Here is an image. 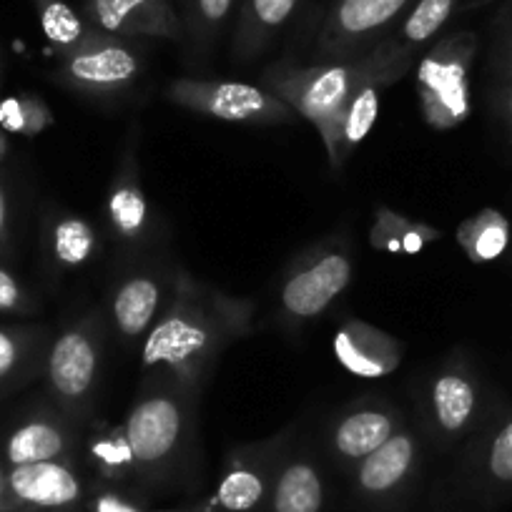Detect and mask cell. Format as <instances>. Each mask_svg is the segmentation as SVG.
<instances>
[{
    "instance_id": "cell-4",
    "label": "cell",
    "mask_w": 512,
    "mask_h": 512,
    "mask_svg": "<svg viewBox=\"0 0 512 512\" xmlns=\"http://www.w3.org/2000/svg\"><path fill=\"white\" fill-rule=\"evenodd\" d=\"M354 269L357 262L347 234H332L294 254L274 289L279 322L294 332L324 317L349 289Z\"/></svg>"
},
{
    "instance_id": "cell-9",
    "label": "cell",
    "mask_w": 512,
    "mask_h": 512,
    "mask_svg": "<svg viewBox=\"0 0 512 512\" xmlns=\"http://www.w3.org/2000/svg\"><path fill=\"white\" fill-rule=\"evenodd\" d=\"M58 56L61 61L53 78L68 91L88 98H116L131 91L144 76V56L139 48L93 26L78 46Z\"/></svg>"
},
{
    "instance_id": "cell-11",
    "label": "cell",
    "mask_w": 512,
    "mask_h": 512,
    "mask_svg": "<svg viewBox=\"0 0 512 512\" xmlns=\"http://www.w3.org/2000/svg\"><path fill=\"white\" fill-rule=\"evenodd\" d=\"M422 470V440L410 425L359 460L349 475L354 497L369 510L400 512L410 500Z\"/></svg>"
},
{
    "instance_id": "cell-30",
    "label": "cell",
    "mask_w": 512,
    "mask_h": 512,
    "mask_svg": "<svg viewBox=\"0 0 512 512\" xmlns=\"http://www.w3.org/2000/svg\"><path fill=\"white\" fill-rule=\"evenodd\" d=\"M31 3L38 23H41L43 36L48 38V43L58 53L71 51L73 46H78L91 33L86 18L73 11L66 0H31Z\"/></svg>"
},
{
    "instance_id": "cell-8",
    "label": "cell",
    "mask_w": 512,
    "mask_h": 512,
    "mask_svg": "<svg viewBox=\"0 0 512 512\" xmlns=\"http://www.w3.org/2000/svg\"><path fill=\"white\" fill-rule=\"evenodd\" d=\"M480 41L472 31L440 38L417 66V106L435 131L462 126L472 111L470 71Z\"/></svg>"
},
{
    "instance_id": "cell-28",
    "label": "cell",
    "mask_w": 512,
    "mask_h": 512,
    "mask_svg": "<svg viewBox=\"0 0 512 512\" xmlns=\"http://www.w3.org/2000/svg\"><path fill=\"white\" fill-rule=\"evenodd\" d=\"M507 241H510V224L495 209L477 211L457 226V244L475 264L497 259L507 249Z\"/></svg>"
},
{
    "instance_id": "cell-15",
    "label": "cell",
    "mask_w": 512,
    "mask_h": 512,
    "mask_svg": "<svg viewBox=\"0 0 512 512\" xmlns=\"http://www.w3.org/2000/svg\"><path fill=\"white\" fill-rule=\"evenodd\" d=\"M405 415L392 400L369 395L349 402L329 420L324 447L334 467L349 472L359 460L390 440L405 427Z\"/></svg>"
},
{
    "instance_id": "cell-7",
    "label": "cell",
    "mask_w": 512,
    "mask_h": 512,
    "mask_svg": "<svg viewBox=\"0 0 512 512\" xmlns=\"http://www.w3.org/2000/svg\"><path fill=\"white\" fill-rule=\"evenodd\" d=\"M490 402L475 359L465 349H455L427 377L420 397V412L427 437L440 450L465 445L482 422Z\"/></svg>"
},
{
    "instance_id": "cell-35",
    "label": "cell",
    "mask_w": 512,
    "mask_h": 512,
    "mask_svg": "<svg viewBox=\"0 0 512 512\" xmlns=\"http://www.w3.org/2000/svg\"><path fill=\"white\" fill-rule=\"evenodd\" d=\"M8 246H11V199L0 181V254L8 251Z\"/></svg>"
},
{
    "instance_id": "cell-22",
    "label": "cell",
    "mask_w": 512,
    "mask_h": 512,
    "mask_svg": "<svg viewBox=\"0 0 512 512\" xmlns=\"http://www.w3.org/2000/svg\"><path fill=\"white\" fill-rule=\"evenodd\" d=\"M101 249L96 226L81 214L56 209L46 216L43 226V251L53 272L66 274L88 267Z\"/></svg>"
},
{
    "instance_id": "cell-36",
    "label": "cell",
    "mask_w": 512,
    "mask_h": 512,
    "mask_svg": "<svg viewBox=\"0 0 512 512\" xmlns=\"http://www.w3.org/2000/svg\"><path fill=\"white\" fill-rule=\"evenodd\" d=\"M0 512H8V500H6V462L0 457Z\"/></svg>"
},
{
    "instance_id": "cell-17",
    "label": "cell",
    "mask_w": 512,
    "mask_h": 512,
    "mask_svg": "<svg viewBox=\"0 0 512 512\" xmlns=\"http://www.w3.org/2000/svg\"><path fill=\"white\" fill-rule=\"evenodd\" d=\"M174 274L139 267L113 282L106 299V324L126 347H141L171 294Z\"/></svg>"
},
{
    "instance_id": "cell-5",
    "label": "cell",
    "mask_w": 512,
    "mask_h": 512,
    "mask_svg": "<svg viewBox=\"0 0 512 512\" xmlns=\"http://www.w3.org/2000/svg\"><path fill=\"white\" fill-rule=\"evenodd\" d=\"M106 314L86 312L48 342L43 357V379L51 405L76 425L88 420L96 402L106 354Z\"/></svg>"
},
{
    "instance_id": "cell-12",
    "label": "cell",
    "mask_w": 512,
    "mask_h": 512,
    "mask_svg": "<svg viewBox=\"0 0 512 512\" xmlns=\"http://www.w3.org/2000/svg\"><path fill=\"white\" fill-rule=\"evenodd\" d=\"M294 437V427L239 445L226 455L214 492L204 500L209 512H264L272 492L277 465Z\"/></svg>"
},
{
    "instance_id": "cell-1",
    "label": "cell",
    "mask_w": 512,
    "mask_h": 512,
    "mask_svg": "<svg viewBox=\"0 0 512 512\" xmlns=\"http://www.w3.org/2000/svg\"><path fill=\"white\" fill-rule=\"evenodd\" d=\"M254 312V299L176 269L169 299L141 344V372L199 395L221 354L251 334Z\"/></svg>"
},
{
    "instance_id": "cell-32",
    "label": "cell",
    "mask_w": 512,
    "mask_h": 512,
    "mask_svg": "<svg viewBox=\"0 0 512 512\" xmlns=\"http://www.w3.org/2000/svg\"><path fill=\"white\" fill-rule=\"evenodd\" d=\"M490 73L497 83L512 81V6L505 8L497 21L490 51Z\"/></svg>"
},
{
    "instance_id": "cell-23",
    "label": "cell",
    "mask_w": 512,
    "mask_h": 512,
    "mask_svg": "<svg viewBox=\"0 0 512 512\" xmlns=\"http://www.w3.org/2000/svg\"><path fill=\"white\" fill-rule=\"evenodd\" d=\"M302 0H241L231 53L234 61L251 63L289 26Z\"/></svg>"
},
{
    "instance_id": "cell-19",
    "label": "cell",
    "mask_w": 512,
    "mask_h": 512,
    "mask_svg": "<svg viewBox=\"0 0 512 512\" xmlns=\"http://www.w3.org/2000/svg\"><path fill=\"white\" fill-rule=\"evenodd\" d=\"M83 18L108 36L184 41V18L171 0H86Z\"/></svg>"
},
{
    "instance_id": "cell-21",
    "label": "cell",
    "mask_w": 512,
    "mask_h": 512,
    "mask_svg": "<svg viewBox=\"0 0 512 512\" xmlns=\"http://www.w3.org/2000/svg\"><path fill=\"white\" fill-rule=\"evenodd\" d=\"M327 480L322 462L307 442L292 437L277 465L264 512H324Z\"/></svg>"
},
{
    "instance_id": "cell-14",
    "label": "cell",
    "mask_w": 512,
    "mask_h": 512,
    "mask_svg": "<svg viewBox=\"0 0 512 512\" xmlns=\"http://www.w3.org/2000/svg\"><path fill=\"white\" fill-rule=\"evenodd\" d=\"M141 126L131 123L123 136L106 191L108 234L121 249L139 251L154 241V211L141 179Z\"/></svg>"
},
{
    "instance_id": "cell-29",
    "label": "cell",
    "mask_w": 512,
    "mask_h": 512,
    "mask_svg": "<svg viewBox=\"0 0 512 512\" xmlns=\"http://www.w3.org/2000/svg\"><path fill=\"white\" fill-rule=\"evenodd\" d=\"M236 0H184V38L191 51L204 53L229 23Z\"/></svg>"
},
{
    "instance_id": "cell-18",
    "label": "cell",
    "mask_w": 512,
    "mask_h": 512,
    "mask_svg": "<svg viewBox=\"0 0 512 512\" xmlns=\"http://www.w3.org/2000/svg\"><path fill=\"white\" fill-rule=\"evenodd\" d=\"M81 430L58 407H36L8 430L0 457L6 467L48 460H76Z\"/></svg>"
},
{
    "instance_id": "cell-31",
    "label": "cell",
    "mask_w": 512,
    "mask_h": 512,
    "mask_svg": "<svg viewBox=\"0 0 512 512\" xmlns=\"http://www.w3.org/2000/svg\"><path fill=\"white\" fill-rule=\"evenodd\" d=\"M51 106L36 93H16V96L0 98V128L6 134L33 136L43 134L46 128L53 126Z\"/></svg>"
},
{
    "instance_id": "cell-26",
    "label": "cell",
    "mask_w": 512,
    "mask_h": 512,
    "mask_svg": "<svg viewBox=\"0 0 512 512\" xmlns=\"http://www.w3.org/2000/svg\"><path fill=\"white\" fill-rule=\"evenodd\" d=\"M442 239V231L425 221H415L390 206L379 204L369 226V246L382 254L415 256Z\"/></svg>"
},
{
    "instance_id": "cell-2",
    "label": "cell",
    "mask_w": 512,
    "mask_h": 512,
    "mask_svg": "<svg viewBox=\"0 0 512 512\" xmlns=\"http://www.w3.org/2000/svg\"><path fill=\"white\" fill-rule=\"evenodd\" d=\"M196 392L164 377H144L121 422L136 460L141 492L184 482L196 440Z\"/></svg>"
},
{
    "instance_id": "cell-10",
    "label": "cell",
    "mask_w": 512,
    "mask_h": 512,
    "mask_svg": "<svg viewBox=\"0 0 512 512\" xmlns=\"http://www.w3.org/2000/svg\"><path fill=\"white\" fill-rule=\"evenodd\" d=\"M166 98L196 116L246 123V126H277V123H289L297 118V113L272 91L241 81L176 78L166 86Z\"/></svg>"
},
{
    "instance_id": "cell-13",
    "label": "cell",
    "mask_w": 512,
    "mask_h": 512,
    "mask_svg": "<svg viewBox=\"0 0 512 512\" xmlns=\"http://www.w3.org/2000/svg\"><path fill=\"white\" fill-rule=\"evenodd\" d=\"M415 0H334L317 36V63L357 58L405 18Z\"/></svg>"
},
{
    "instance_id": "cell-33",
    "label": "cell",
    "mask_w": 512,
    "mask_h": 512,
    "mask_svg": "<svg viewBox=\"0 0 512 512\" xmlns=\"http://www.w3.org/2000/svg\"><path fill=\"white\" fill-rule=\"evenodd\" d=\"M36 299L18 282L11 269L0 267V314H31Z\"/></svg>"
},
{
    "instance_id": "cell-20",
    "label": "cell",
    "mask_w": 512,
    "mask_h": 512,
    "mask_svg": "<svg viewBox=\"0 0 512 512\" xmlns=\"http://www.w3.org/2000/svg\"><path fill=\"white\" fill-rule=\"evenodd\" d=\"M334 359L344 372L362 379L390 377L405 359V344L359 317L344 319L332 337Z\"/></svg>"
},
{
    "instance_id": "cell-6",
    "label": "cell",
    "mask_w": 512,
    "mask_h": 512,
    "mask_svg": "<svg viewBox=\"0 0 512 512\" xmlns=\"http://www.w3.org/2000/svg\"><path fill=\"white\" fill-rule=\"evenodd\" d=\"M455 502L462 512H495L512 500V402L490 392L487 412L460 460Z\"/></svg>"
},
{
    "instance_id": "cell-37",
    "label": "cell",
    "mask_w": 512,
    "mask_h": 512,
    "mask_svg": "<svg viewBox=\"0 0 512 512\" xmlns=\"http://www.w3.org/2000/svg\"><path fill=\"white\" fill-rule=\"evenodd\" d=\"M8 151H11V144H8V136H6V131H3V128H0V161L6 159V156H8Z\"/></svg>"
},
{
    "instance_id": "cell-27",
    "label": "cell",
    "mask_w": 512,
    "mask_h": 512,
    "mask_svg": "<svg viewBox=\"0 0 512 512\" xmlns=\"http://www.w3.org/2000/svg\"><path fill=\"white\" fill-rule=\"evenodd\" d=\"M462 0H415L400 26L392 31V38L407 53H420L422 46L432 41L452 16L460 11Z\"/></svg>"
},
{
    "instance_id": "cell-3",
    "label": "cell",
    "mask_w": 512,
    "mask_h": 512,
    "mask_svg": "<svg viewBox=\"0 0 512 512\" xmlns=\"http://www.w3.org/2000/svg\"><path fill=\"white\" fill-rule=\"evenodd\" d=\"M372 66V48L349 61L314 63V66H294L282 63L264 73L262 83L267 91L282 98L297 116L309 121L322 139L332 171L339 164V121L342 111L359 83Z\"/></svg>"
},
{
    "instance_id": "cell-34",
    "label": "cell",
    "mask_w": 512,
    "mask_h": 512,
    "mask_svg": "<svg viewBox=\"0 0 512 512\" xmlns=\"http://www.w3.org/2000/svg\"><path fill=\"white\" fill-rule=\"evenodd\" d=\"M495 108H497V116H500L502 128H505L507 141L512 144V81L497 83Z\"/></svg>"
},
{
    "instance_id": "cell-24",
    "label": "cell",
    "mask_w": 512,
    "mask_h": 512,
    "mask_svg": "<svg viewBox=\"0 0 512 512\" xmlns=\"http://www.w3.org/2000/svg\"><path fill=\"white\" fill-rule=\"evenodd\" d=\"M48 342L46 327H0V397L41 372Z\"/></svg>"
},
{
    "instance_id": "cell-16",
    "label": "cell",
    "mask_w": 512,
    "mask_h": 512,
    "mask_svg": "<svg viewBox=\"0 0 512 512\" xmlns=\"http://www.w3.org/2000/svg\"><path fill=\"white\" fill-rule=\"evenodd\" d=\"M88 487L76 460L6 467L8 512H83Z\"/></svg>"
},
{
    "instance_id": "cell-38",
    "label": "cell",
    "mask_w": 512,
    "mask_h": 512,
    "mask_svg": "<svg viewBox=\"0 0 512 512\" xmlns=\"http://www.w3.org/2000/svg\"><path fill=\"white\" fill-rule=\"evenodd\" d=\"M485 6V0H462V8H477Z\"/></svg>"
},
{
    "instance_id": "cell-39",
    "label": "cell",
    "mask_w": 512,
    "mask_h": 512,
    "mask_svg": "<svg viewBox=\"0 0 512 512\" xmlns=\"http://www.w3.org/2000/svg\"><path fill=\"white\" fill-rule=\"evenodd\" d=\"M485 3H492V0H485Z\"/></svg>"
},
{
    "instance_id": "cell-40",
    "label": "cell",
    "mask_w": 512,
    "mask_h": 512,
    "mask_svg": "<svg viewBox=\"0 0 512 512\" xmlns=\"http://www.w3.org/2000/svg\"><path fill=\"white\" fill-rule=\"evenodd\" d=\"M181 3H184V0H181Z\"/></svg>"
},
{
    "instance_id": "cell-25",
    "label": "cell",
    "mask_w": 512,
    "mask_h": 512,
    "mask_svg": "<svg viewBox=\"0 0 512 512\" xmlns=\"http://www.w3.org/2000/svg\"><path fill=\"white\" fill-rule=\"evenodd\" d=\"M86 460L98 485L136 487V460L126 440L123 425L96 427L86 440Z\"/></svg>"
}]
</instances>
